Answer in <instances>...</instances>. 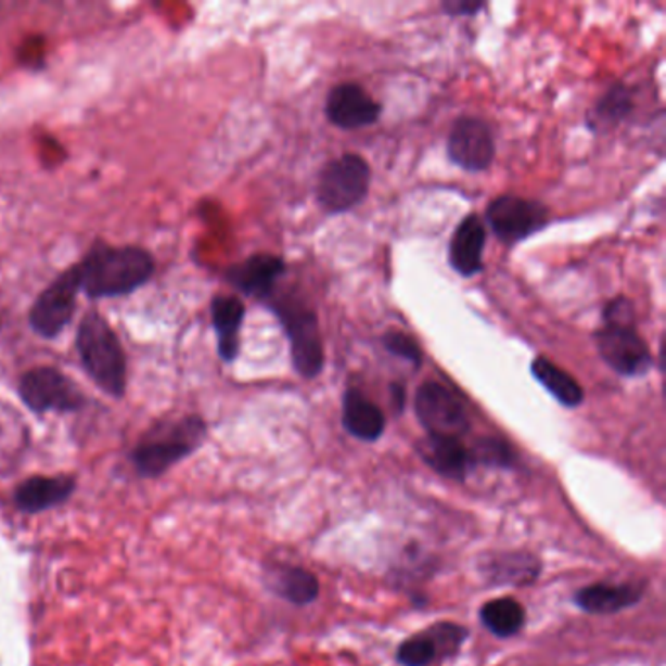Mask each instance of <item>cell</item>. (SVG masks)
Segmentation results:
<instances>
[{
    "label": "cell",
    "instance_id": "4",
    "mask_svg": "<svg viewBox=\"0 0 666 666\" xmlns=\"http://www.w3.org/2000/svg\"><path fill=\"white\" fill-rule=\"evenodd\" d=\"M206 436V422L194 414L177 421L158 422L138 441L129 460L139 477H158L178 461L192 456Z\"/></svg>",
    "mask_w": 666,
    "mask_h": 666
},
{
    "label": "cell",
    "instance_id": "27",
    "mask_svg": "<svg viewBox=\"0 0 666 666\" xmlns=\"http://www.w3.org/2000/svg\"><path fill=\"white\" fill-rule=\"evenodd\" d=\"M428 637L432 639V643L438 651V658H446V656L456 655L460 651L461 645L465 643V639L470 636V631L463 626L458 624H450V622H441V624H434V626L424 629Z\"/></svg>",
    "mask_w": 666,
    "mask_h": 666
},
{
    "label": "cell",
    "instance_id": "26",
    "mask_svg": "<svg viewBox=\"0 0 666 666\" xmlns=\"http://www.w3.org/2000/svg\"><path fill=\"white\" fill-rule=\"evenodd\" d=\"M395 658L401 666H431L438 658V651L428 633L422 631L419 636H412L407 641H402Z\"/></svg>",
    "mask_w": 666,
    "mask_h": 666
},
{
    "label": "cell",
    "instance_id": "25",
    "mask_svg": "<svg viewBox=\"0 0 666 666\" xmlns=\"http://www.w3.org/2000/svg\"><path fill=\"white\" fill-rule=\"evenodd\" d=\"M471 468L485 465V468H499V470H510L516 461V453L512 450L509 441L500 438H481L475 441V446L470 450Z\"/></svg>",
    "mask_w": 666,
    "mask_h": 666
},
{
    "label": "cell",
    "instance_id": "8",
    "mask_svg": "<svg viewBox=\"0 0 666 666\" xmlns=\"http://www.w3.org/2000/svg\"><path fill=\"white\" fill-rule=\"evenodd\" d=\"M18 393L24 405L34 412H73L85 405L79 385L65 373L41 366L22 375Z\"/></svg>",
    "mask_w": 666,
    "mask_h": 666
},
{
    "label": "cell",
    "instance_id": "1",
    "mask_svg": "<svg viewBox=\"0 0 666 666\" xmlns=\"http://www.w3.org/2000/svg\"><path fill=\"white\" fill-rule=\"evenodd\" d=\"M80 290L92 299L133 294L155 274V260L139 246L97 245L75 265Z\"/></svg>",
    "mask_w": 666,
    "mask_h": 666
},
{
    "label": "cell",
    "instance_id": "15",
    "mask_svg": "<svg viewBox=\"0 0 666 666\" xmlns=\"http://www.w3.org/2000/svg\"><path fill=\"white\" fill-rule=\"evenodd\" d=\"M645 594V585L637 582H597L575 592V604L590 616H612L636 606Z\"/></svg>",
    "mask_w": 666,
    "mask_h": 666
},
{
    "label": "cell",
    "instance_id": "22",
    "mask_svg": "<svg viewBox=\"0 0 666 666\" xmlns=\"http://www.w3.org/2000/svg\"><path fill=\"white\" fill-rule=\"evenodd\" d=\"M268 587L272 588L276 597L294 606L313 604L321 594L319 578L304 567H276L270 571Z\"/></svg>",
    "mask_w": 666,
    "mask_h": 666
},
{
    "label": "cell",
    "instance_id": "7",
    "mask_svg": "<svg viewBox=\"0 0 666 666\" xmlns=\"http://www.w3.org/2000/svg\"><path fill=\"white\" fill-rule=\"evenodd\" d=\"M485 219L500 243L512 246L546 229L549 209L529 197L502 194L487 206Z\"/></svg>",
    "mask_w": 666,
    "mask_h": 666
},
{
    "label": "cell",
    "instance_id": "29",
    "mask_svg": "<svg viewBox=\"0 0 666 666\" xmlns=\"http://www.w3.org/2000/svg\"><path fill=\"white\" fill-rule=\"evenodd\" d=\"M485 9V2H473V0H444L441 11L446 12L451 18L460 16H475Z\"/></svg>",
    "mask_w": 666,
    "mask_h": 666
},
{
    "label": "cell",
    "instance_id": "12",
    "mask_svg": "<svg viewBox=\"0 0 666 666\" xmlns=\"http://www.w3.org/2000/svg\"><path fill=\"white\" fill-rule=\"evenodd\" d=\"M326 119L341 129L370 128L382 118L383 106L356 82H341L324 100Z\"/></svg>",
    "mask_w": 666,
    "mask_h": 666
},
{
    "label": "cell",
    "instance_id": "18",
    "mask_svg": "<svg viewBox=\"0 0 666 666\" xmlns=\"http://www.w3.org/2000/svg\"><path fill=\"white\" fill-rule=\"evenodd\" d=\"M479 571L495 587H526L541 575V561L531 553H495L481 561Z\"/></svg>",
    "mask_w": 666,
    "mask_h": 666
},
{
    "label": "cell",
    "instance_id": "2",
    "mask_svg": "<svg viewBox=\"0 0 666 666\" xmlns=\"http://www.w3.org/2000/svg\"><path fill=\"white\" fill-rule=\"evenodd\" d=\"M594 343L602 362L622 377H643L653 368V354L637 333L636 307L624 295L604 305Z\"/></svg>",
    "mask_w": 666,
    "mask_h": 666
},
{
    "label": "cell",
    "instance_id": "21",
    "mask_svg": "<svg viewBox=\"0 0 666 666\" xmlns=\"http://www.w3.org/2000/svg\"><path fill=\"white\" fill-rule=\"evenodd\" d=\"M636 110V92L626 82H614L598 99L597 104L587 114V128L592 133H607L624 124Z\"/></svg>",
    "mask_w": 666,
    "mask_h": 666
},
{
    "label": "cell",
    "instance_id": "11",
    "mask_svg": "<svg viewBox=\"0 0 666 666\" xmlns=\"http://www.w3.org/2000/svg\"><path fill=\"white\" fill-rule=\"evenodd\" d=\"M446 153L451 165L460 167L461 170H487L497 153L492 129L485 119L477 116H460L451 126Z\"/></svg>",
    "mask_w": 666,
    "mask_h": 666
},
{
    "label": "cell",
    "instance_id": "19",
    "mask_svg": "<svg viewBox=\"0 0 666 666\" xmlns=\"http://www.w3.org/2000/svg\"><path fill=\"white\" fill-rule=\"evenodd\" d=\"M245 304L233 295H217L212 302V323L216 329L217 353L227 363L235 362L241 350V326L245 321Z\"/></svg>",
    "mask_w": 666,
    "mask_h": 666
},
{
    "label": "cell",
    "instance_id": "10",
    "mask_svg": "<svg viewBox=\"0 0 666 666\" xmlns=\"http://www.w3.org/2000/svg\"><path fill=\"white\" fill-rule=\"evenodd\" d=\"M80 292L79 274L73 266L48 285L30 309V326L43 338H55L73 321Z\"/></svg>",
    "mask_w": 666,
    "mask_h": 666
},
{
    "label": "cell",
    "instance_id": "30",
    "mask_svg": "<svg viewBox=\"0 0 666 666\" xmlns=\"http://www.w3.org/2000/svg\"><path fill=\"white\" fill-rule=\"evenodd\" d=\"M392 397L395 412H402L405 401H407V393H405V387H402L401 383H392Z\"/></svg>",
    "mask_w": 666,
    "mask_h": 666
},
{
    "label": "cell",
    "instance_id": "13",
    "mask_svg": "<svg viewBox=\"0 0 666 666\" xmlns=\"http://www.w3.org/2000/svg\"><path fill=\"white\" fill-rule=\"evenodd\" d=\"M285 262L276 255L248 256L243 262L231 266L227 270V282L239 290L241 294L255 297L260 302H268L270 297H274L276 285L280 282V278L285 274Z\"/></svg>",
    "mask_w": 666,
    "mask_h": 666
},
{
    "label": "cell",
    "instance_id": "9",
    "mask_svg": "<svg viewBox=\"0 0 666 666\" xmlns=\"http://www.w3.org/2000/svg\"><path fill=\"white\" fill-rule=\"evenodd\" d=\"M414 414L432 436L460 438L470 432V417L460 397L438 382H424L414 395Z\"/></svg>",
    "mask_w": 666,
    "mask_h": 666
},
{
    "label": "cell",
    "instance_id": "17",
    "mask_svg": "<svg viewBox=\"0 0 666 666\" xmlns=\"http://www.w3.org/2000/svg\"><path fill=\"white\" fill-rule=\"evenodd\" d=\"M417 451L422 461L441 477L463 481L471 471L470 450L460 438L426 434V438L417 444Z\"/></svg>",
    "mask_w": 666,
    "mask_h": 666
},
{
    "label": "cell",
    "instance_id": "23",
    "mask_svg": "<svg viewBox=\"0 0 666 666\" xmlns=\"http://www.w3.org/2000/svg\"><path fill=\"white\" fill-rule=\"evenodd\" d=\"M529 370H531L534 380L541 383L548 389L549 395L558 399L563 407L577 409L578 405L585 401V389L580 387V383L563 368H559L558 363L551 362L543 356H538L534 358Z\"/></svg>",
    "mask_w": 666,
    "mask_h": 666
},
{
    "label": "cell",
    "instance_id": "24",
    "mask_svg": "<svg viewBox=\"0 0 666 666\" xmlns=\"http://www.w3.org/2000/svg\"><path fill=\"white\" fill-rule=\"evenodd\" d=\"M481 624L489 629L490 633L500 639H509L520 633L526 624V612L514 598L502 597L489 600L479 610Z\"/></svg>",
    "mask_w": 666,
    "mask_h": 666
},
{
    "label": "cell",
    "instance_id": "28",
    "mask_svg": "<svg viewBox=\"0 0 666 666\" xmlns=\"http://www.w3.org/2000/svg\"><path fill=\"white\" fill-rule=\"evenodd\" d=\"M382 344L392 356L411 363L414 370H421L424 356H422L421 344L417 343L411 334L402 333V331H387L382 336Z\"/></svg>",
    "mask_w": 666,
    "mask_h": 666
},
{
    "label": "cell",
    "instance_id": "6",
    "mask_svg": "<svg viewBox=\"0 0 666 666\" xmlns=\"http://www.w3.org/2000/svg\"><path fill=\"white\" fill-rule=\"evenodd\" d=\"M372 168L366 158L346 153L324 165L317 180V202L326 214H346L370 194Z\"/></svg>",
    "mask_w": 666,
    "mask_h": 666
},
{
    "label": "cell",
    "instance_id": "14",
    "mask_svg": "<svg viewBox=\"0 0 666 666\" xmlns=\"http://www.w3.org/2000/svg\"><path fill=\"white\" fill-rule=\"evenodd\" d=\"M487 245V231L479 216L470 214L456 227L448 245V260L453 272L473 278L483 270V253Z\"/></svg>",
    "mask_w": 666,
    "mask_h": 666
},
{
    "label": "cell",
    "instance_id": "20",
    "mask_svg": "<svg viewBox=\"0 0 666 666\" xmlns=\"http://www.w3.org/2000/svg\"><path fill=\"white\" fill-rule=\"evenodd\" d=\"M344 431L360 441H377L385 432V414L358 389H346L343 397Z\"/></svg>",
    "mask_w": 666,
    "mask_h": 666
},
{
    "label": "cell",
    "instance_id": "5",
    "mask_svg": "<svg viewBox=\"0 0 666 666\" xmlns=\"http://www.w3.org/2000/svg\"><path fill=\"white\" fill-rule=\"evenodd\" d=\"M266 304L270 305V309L284 326L295 372L304 380H315L324 368V346L319 317L313 309H309L304 302L295 297H272Z\"/></svg>",
    "mask_w": 666,
    "mask_h": 666
},
{
    "label": "cell",
    "instance_id": "16",
    "mask_svg": "<svg viewBox=\"0 0 666 666\" xmlns=\"http://www.w3.org/2000/svg\"><path fill=\"white\" fill-rule=\"evenodd\" d=\"M77 489V483L67 475L55 477H31L21 483L14 490V504L26 514H40L46 510L60 507Z\"/></svg>",
    "mask_w": 666,
    "mask_h": 666
},
{
    "label": "cell",
    "instance_id": "3",
    "mask_svg": "<svg viewBox=\"0 0 666 666\" xmlns=\"http://www.w3.org/2000/svg\"><path fill=\"white\" fill-rule=\"evenodd\" d=\"M77 350L90 380L106 395L124 397L128 387L126 353L116 331L97 311L82 317L77 329Z\"/></svg>",
    "mask_w": 666,
    "mask_h": 666
}]
</instances>
